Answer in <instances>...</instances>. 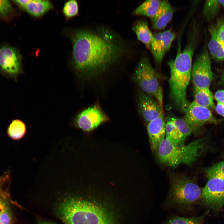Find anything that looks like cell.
<instances>
[{"mask_svg":"<svg viewBox=\"0 0 224 224\" xmlns=\"http://www.w3.org/2000/svg\"><path fill=\"white\" fill-rule=\"evenodd\" d=\"M69 32L72 43L73 66L87 77L103 73L128 53L127 42L109 28L102 26Z\"/></svg>","mask_w":224,"mask_h":224,"instance_id":"1","label":"cell"},{"mask_svg":"<svg viewBox=\"0 0 224 224\" xmlns=\"http://www.w3.org/2000/svg\"><path fill=\"white\" fill-rule=\"evenodd\" d=\"M184 49H179L174 59L168 64L170 71L169 80L170 97L176 108L185 113L189 104L187 98V90L191 78L192 58L196 41L191 35Z\"/></svg>","mask_w":224,"mask_h":224,"instance_id":"2","label":"cell"},{"mask_svg":"<svg viewBox=\"0 0 224 224\" xmlns=\"http://www.w3.org/2000/svg\"><path fill=\"white\" fill-rule=\"evenodd\" d=\"M61 200L57 212L65 224H114V216L101 205L72 195Z\"/></svg>","mask_w":224,"mask_h":224,"instance_id":"3","label":"cell"},{"mask_svg":"<svg viewBox=\"0 0 224 224\" xmlns=\"http://www.w3.org/2000/svg\"><path fill=\"white\" fill-rule=\"evenodd\" d=\"M205 147L204 138L185 145L175 143L165 138L159 145L157 155L161 163L175 168L181 164H192L201 155Z\"/></svg>","mask_w":224,"mask_h":224,"instance_id":"4","label":"cell"},{"mask_svg":"<svg viewBox=\"0 0 224 224\" xmlns=\"http://www.w3.org/2000/svg\"><path fill=\"white\" fill-rule=\"evenodd\" d=\"M133 79L140 90L154 98L163 109V91L160 75L146 56H142L140 59L133 74Z\"/></svg>","mask_w":224,"mask_h":224,"instance_id":"5","label":"cell"},{"mask_svg":"<svg viewBox=\"0 0 224 224\" xmlns=\"http://www.w3.org/2000/svg\"><path fill=\"white\" fill-rule=\"evenodd\" d=\"M171 197L176 203L191 204L201 196L202 190L192 180L184 176L175 177L172 181Z\"/></svg>","mask_w":224,"mask_h":224,"instance_id":"6","label":"cell"},{"mask_svg":"<svg viewBox=\"0 0 224 224\" xmlns=\"http://www.w3.org/2000/svg\"><path fill=\"white\" fill-rule=\"evenodd\" d=\"M0 72L7 79L17 81L22 72L21 55L17 49L9 45L0 46Z\"/></svg>","mask_w":224,"mask_h":224,"instance_id":"7","label":"cell"},{"mask_svg":"<svg viewBox=\"0 0 224 224\" xmlns=\"http://www.w3.org/2000/svg\"><path fill=\"white\" fill-rule=\"evenodd\" d=\"M213 78L209 53L204 50L192 65L191 78L194 88H209Z\"/></svg>","mask_w":224,"mask_h":224,"instance_id":"8","label":"cell"},{"mask_svg":"<svg viewBox=\"0 0 224 224\" xmlns=\"http://www.w3.org/2000/svg\"><path fill=\"white\" fill-rule=\"evenodd\" d=\"M184 119L192 132H196L207 123L219 122L209 109L197 104L194 100L189 104Z\"/></svg>","mask_w":224,"mask_h":224,"instance_id":"9","label":"cell"},{"mask_svg":"<svg viewBox=\"0 0 224 224\" xmlns=\"http://www.w3.org/2000/svg\"><path fill=\"white\" fill-rule=\"evenodd\" d=\"M207 206L219 208L224 205V180L217 177L208 178L202 190L201 196Z\"/></svg>","mask_w":224,"mask_h":224,"instance_id":"10","label":"cell"},{"mask_svg":"<svg viewBox=\"0 0 224 224\" xmlns=\"http://www.w3.org/2000/svg\"><path fill=\"white\" fill-rule=\"evenodd\" d=\"M108 119L100 108L94 105L82 111L77 116L75 124L77 126L82 130L90 132Z\"/></svg>","mask_w":224,"mask_h":224,"instance_id":"11","label":"cell"},{"mask_svg":"<svg viewBox=\"0 0 224 224\" xmlns=\"http://www.w3.org/2000/svg\"><path fill=\"white\" fill-rule=\"evenodd\" d=\"M151 51L156 62L160 64L166 53L169 50L176 37L171 30L153 33Z\"/></svg>","mask_w":224,"mask_h":224,"instance_id":"12","label":"cell"},{"mask_svg":"<svg viewBox=\"0 0 224 224\" xmlns=\"http://www.w3.org/2000/svg\"><path fill=\"white\" fill-rule=\"evenodd\" d=\"M138 111L147 122L157 118L163 113V109L154 98L139 90L138 95Z\"/></svg>","mask_w":224,"mask_h":224,"instance_id":"13","label":"cell"},{"mask_svg":"<svg viewBox=\"0 0 224 224\" xmlns=\"http://www.w3.org/2000/svg\"><path fill=\"white\" fill-rule=\"evenodd\" d=\"M147 129L151 147L153 151H157L166 134V123L163 113L157 118L148 123Z\"/></svg>","mask_w":224,"mask_h":224,"instance_id":"14","label":"cell"},{"mask_svg":"<svg viewBox=\"0 0 224 224\" xmlns=\"http://www.w3.org/2000/svg\"><path fill=\"white\" fill-rule=\"evenodd\" d=\"M174 8L168 0H162L155 15L150 18L152 27L155 29H164L171 20Z\"/></svg>","mask_w":224,"mask_h":224,"instance_id":"15","label":"cell"},{"mask_svg":"<svg viewBox=\"0 0 224 224\" xmlns=\"http://www.w3.org/2000/svg\"><path fill=\"white\" fill-rule=\"evenodd\" d=\"M217 26L212 25L209 27L210 39L208 44L209 53L215 59L224 61V43L218 37L217 34Z\"/></svg>","mask_w":224,"mask_h":224,"instance_id":"16","label":"cell"},{"mask_svg":"<svg viewBox=\"0 0 224 224\" xmlns=\"http://www.w3.org/2000/svg\"><path fill=\"white\" fill-rule=\"evenodd\" d=\"M132 30L135 33L138 39L151 51L153 34L148 27L147 22L143 20H138L133 25Z\"/></svg>","mask_w":224,"mask_h":224,"instance_id":"17","label":"cell"},{"mask_svg":"<svg viewBox=\"0 0 224 224\" xmlns=\"http://www.w3.org/2000/svg\"><path fill=\"white\" fill-rule=\"evenodd\" d=\"M53 8L52 3L47 0H30L23 9L32 16L38 18Z\"/></svg>","mask_w":224,"mask_h":224,"instance_id":"18","label":"cell"},{"mask_svg":"<svg viewBox=\"0 0 224 224\" xmlns=\"http://www.w3.org/2000/svg\"><path fill=\"white\" fill-rule=\"evenodd\" d=\"M162 0H147L142 2L132 12L134 15L144 16L151 18L158 11Z\"/></svg>","mask_w":224,"mask_h":224,"instance_id":"19","label":"cell"},{"mask_svg":"<svg viewBox=\"0 0 224 224\" xmlns=\"http://www.w3.org/2000/svg\"><path fill=\"white\" fill-rule=\"evenodd\" d=\"M194 101L198 105L209 109L215 108L213 96L209 88H194Z\"/></svg>","mask_w":224,"mask_h":224,"instance_id":"20","label":"cell"},{"mask_svg":"<svg viewBox=\"0 0 224 224\" xmlns=\"http://www.w3.org/2000/svg\"><path fill=\"white\" fill-rule=\"evenodd\" d=\"M25 123L19 119L12 120L7 129L8 136L12 139L18 140L22 138L26 132Z\"/></svg>","mask_w":224,"mask_h":224,"instance_id":"21","label":"cell"},{"mask_svg":"<svg viewBox=\"0 0 224 224\" xmlns=\"http://www.w3.org/2000/svg\"><path fill=\"white\" fill-rule=\"evenodd\" d=\"M220 5L217 0L206 1L202 10L203 16L208 21H212L219 12Z\"/></svg>","mask_w":224,"mask_h":224,"instance_id":"22","label":"cell"},{"mask_svg":"<svg viewBox=\"0 0 224 224\" xmlns=\"http://www.w3.org/2000/svg\"><path fill=\"white\" fill-rule=\"evenodd\" d=\"M166 138L179 144H184L185 139L179 133L172 120L169 119L166 123Z\"/></svg>","mask_w":224,"mask_h":224,"instance_id":"23","label":"cell"},{"mask_svg":"<svg viewBox=\"0 0 224 224\" xmlns=\"http://www.w3.org/2000/svg\"><path fill=\"white\" fill-rule=\"evenodd\" d=\"M204 172L208 179L217 177L224 180V161L206 168L204 170Z\"/></svg>","mask_w":224,"mask_h":224,"instance_id":"24","label":"cell"},{"mask_svg":"<svg viewBox=\"0 0 224 224\" xmlns=\"http://www.w3.org/2000/svg\"><path fill=\"white\" fill-rule=\"evenodd\" d=\"M79 7L77 2L70 0L65 3L62 12L67 19H69L77 15L78 13Z\"/></svg>","mask_w":224,"mask_h":224,"instance_id":"25","label":"cell"},{"mask_svg":"<svg viewBox=\"0 0 224 224\" xmlns=\"http://www.w3.org/2000/svg\"><path fill=\"white\" fill-rule=\"evenodd\" d=\"M172 119L178 132L186 139L192 132L191 128L184 119L172 118Z\"/></svg>","mask_w":224,"mask_h":224,"instance_id":"26","label":"cell"},{"mask_svg":"<svg viewBox=\"0 0 224 224\" xmlns=\"http://www.w3.org/2000/svg\"><path fill=\"white\" fill-rule=\"evenodd\" d=\"M13 12V7L9 1L0 0V18L7 19L12 13Z\"/></svg>","mask_w":224,"mask_h":224,"instance_id":"27","label":"cell"},{"mask_svg":"<svg viewBox=\"0 0 224 224\" xmlns=\"http://www.w3.org/2000/svg\"><path fill=\"white\" fill-rule=\"evenodd\" d=\"M12 215L8 205L5 208L0 217V224H12Z\"/></svg>","mask_w":224,"mask_h":224,"instance_id":"28","label":"cell"},{"mask_svg":"<svg viewBox=\"0 0 224 224\" xmlns=\"http://www.w3.org/2000/svg\"><path fill=\"white\" fill-rule=\"evenodd\" d=\"M10 175L8 173L0 176V197L7 198L6 191L5 186L10 182Z\"/></svg>","mask_w":224,"mask_h":224,"instance_id":"29","label":"cell"},{"mask_svg":"<svg viewBox=\"0 0 224 224\" xmlns=\"http://www.w3.org/2000/svg\"><path fill=\"white\" fill-rule=\"evenodd\" d=\"M198 221L193 218L176 217L170 221L168 224H196Z\"/></svg>","mask_w":224,"mask_h":224,"instance_id":"30","label":"cell"},{"mask_svg":"<svg viewBox=\"0 0 224 224\" xmlns=\"http://www.w3.org/2000/svg\"><path fill=\"white\" fill-rule=\"evenodd\" d=\"M214 98L217 103L224 104V90L217 91L215 94Z\"/></svg>","mask_w":224,"mask_h":224,"instance_id":"31","label":"cell"},{"mask_svg":"<svg viewBox=\"0 0 224 224\" xmlns=\"http://www.w3.org/2000/svg\"><path fill=\"white\" fill-rule=\"evenodd\" d=\"M217 34L219 38L224 43V22L217 26Z\"/></svg>","mask_w":224,"mask_h":224,"instance_id":"32","label":"cell"},{"mask_svg":"<svg viewBox=\"0 0 224 224\" xmlns=\"http://www.w3.org/2000/svg\"><path fill=\"white\" fill-rule=\"evenodd\" d=\"M8 205L7 201V198L0 197V217L3 211Z\"/></svg>","mask_w":224,"mask_h":224,"instance_id":"33","label":"cell"},{"mask_svg":"<svg viewBox=\"0 0 224 224\" xmlns=\"http://www.w3.org/2000/svg\"><path fill=\"white\" fill-rule=\"evenodd\" d=\"M215 109L218 114L224 117V104L217 103Z\"/></svg>","mask_w":224,"mask_h":224,"instance_id":"34","label":"cell"},{"mask_svg":"<svg viewBox=\"0 0 224 224\" xmlns=\"http://www.w3.org/2000/svg\"><path fill=\"white\" fill-rule=\"evenodd\" d=\"M30 0H16L13 1L23 9L30 1Z\"/></svg>","mask_w":224,"mask_h":224,"instance_id":"35","label":"cell"},{"mask_svg":"<svg viewBox=\"0 0 224 224\" xmlns=\"http://www.w3.org/2000/svg\"><path fill=\"white\" fill-rule=\"evenodd\" d=\"M217 0L220 5H221L224 8V0Z\"/></svg>","mask_w":224,"mask_h":224,"instance_id":"36","label":"cell"},{"mask_svg":"<svg viewBox=\"0 0 224 224\" xmlns=\"http://www.w3.org/2000/svg\"><path fill=\"white\" fill-rule=\"evenodd\" d=\"M40 224H54L53 223H49V222H41L40 223Z\"/></svg>","mask_w":224,"mask_h":224,"instance_id":"37","label":"cell"},{"mask_svg":"<svg viewBox=\"0 0 224 224\" xmlns=\"http://www.w3.org/2000/svg\"><path fill=\"white\" fill-rule=\"evenodd\" d=\"M222 82L224 84V73L222 78Z\"/></svg>","mask_w":224,"mask_h":224,"instance_id":"38","label":"cell"},{"mask_svg":"<svg viewBox=\"0 0 224 224\" xmlns=\"http://www.w3.org/2000/svg\"><path fill=\"white\" fill-rule=\"evenodd\" d=\"M196 224H199V222L196 223Z\"/></svg>","mask_w":224,"mask_h":224,"instance_id":"39","label":"cell"}]
</instances>
